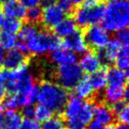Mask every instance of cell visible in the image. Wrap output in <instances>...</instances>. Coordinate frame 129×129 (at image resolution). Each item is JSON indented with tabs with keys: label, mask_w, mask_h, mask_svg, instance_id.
I'll list each match as a JSON object with an SVG mask.
<instances>
[{
	"label": "cell",
	"mask_w": 129,
	"mask_h": 129,
	"mask_svg": "<svg viewBox=\"0 0 129 129\" xmlns=\"http://www.w3.org/2000/svg\"><path fill=\"white\" fill-rule=\"evenodd\" d=\"M61 47L58 37L49 31H40L36 25L25 24L22 25L17 36L16 48L33 56H42Z\"/></svg>",
	"instance_id": "cell-1"
},
{
	"label": "cell",
	"mask_w": 129,
	"mask_h": 129,
	"mask_svg": "<svg viewBox=\"0 0 129 129\" xmlns=\"http://www.w3.org/2000/svg\"><path fill=\"white\" fill-rule=\"evenodd\" d=\"M38 86L39 85L36 84L33 75L29 73L26 64L9 71L7 81L5 84L6 90L11 94L22 93L27 97L32 104L36 100Z\"/></svg>",
	"instance_id": "cell-2"
},
{
	"label": "cell",
	"mask_w": 129,
	"mask_h": 129,
	"mask_svg": "<svg viewBox=\"0 0 129 129\" xmlns=\"http://www.w3.org/2000/svg\"><path fill=\"white\" fill-rule=\"evenodd\" d=\"M102 24L108 32L127 28L129 24L128 0H108L104 7Z\"/></svg>",
	"instance_id": "cell-3"
},
{
	"label": "cell",
	"mask_w": 129,
	"mask_h": 129,
	"mask_svg": "<svg viewBox=\"0 0 129 129\" xmlns=\"http://www.w3.org/2000/svg\"><path fill=\"white\" fill-rule=\"evenodd\" d=\"M68 97L67 90L57 83L43 81L38 86L36 100L39 105L48 108L52 112L59 113L63 110Z\"/></svg>",
	"instance_id": "cell-4"
},
{
	"label": "cell",
	"mask_w": 129,
	"mask_h": 129,
	"mask_svg": "<svg viewBox=\"0 0 129 129\" xmlns=\"http://www.w3.org/2000/svg\"><path fill=\"white\" fill-rule=\"evenodd\" d=\"M104 16V6L96 0H84L75 11L74 21L79 27L87 28L102 22Z\"/></svg>",
	"instance_id": "cell-5"
},
{
	"label": "cell",
	"mask_w": 129,
	"mask_h": 129,
	"mask_svg": "<svg viewBox=\"0 0 129 129\" xmlns=\"http://www.w3.org/2000/svg\"><path fill=\"white\" fill-rule=\"evenodd\" d=\"M83 77V72L76 63L59 66L57 71L58 85L65 90H72Z\"/></svg>",
	"instance_id": "cell-6"
},
{
	"label": "cell",
	"mask_w": 129,
	"mask_h": 129,
	"mask_svg": "<svg viewBox=\"0 0 129 129\" xmlns=\"http://www.w3.org/2000/svg\"><path fill=\"white\" fill-rule=\"evenodd\" d=\"M83 36L87 43V46L92 49L100 51L109 42V34L106 29L98 25H94L87 27Z\"/></svg>",
	"instance_id": "cell-7"
},
{
	"label": "cell",
	"mask_w": 129,
	"mask_h": 129,
	"mask_svg": "<svg viewBox=\"0 0 129 129\" xmlns=\"http://www.w3.org/2000/svg\"><path fill=\"white\" fill-rule=\"evenodd\" d=\"M65 18L64 12L57 6V4L44 7L42 11V19L43 25L47 28H54Z\"/></svg>",
	"instance_id": "cell-8"
},
{
	"label": "cell",
	"mask_w": 129,
	"mask_h": 129,
	"mask_svg": "<svg viewBox=\"0 0 129 129\" xmlns=\"http://www.w3.org/2000/svg\"><path fill=\"white\" fill-rule=\"evenodd\" d=\"M61 45L64 47V49L72 52L74 54H84L87 52V43L85 42L84 36L80 31H75L74 34L64 40Z\"/></svg>",
	"instance_id": "cell-9"
},
{
	"label": "cell",
	"mask_w": 129,
	"mask_h": 129,
	"mask_svg": "<svg viewBox=\"0 0 129 129\" xmlns=\"http://www.w3.org/2000/svg\"><path fill=\"white\" fill-rule=\"evenodd\" d=\"M25 61H26V56L25 53L17 48H13L8 51L6 54H4L2 66H4L6 70L11 71L22 65L26 64Z\"/></svg>",
	"instance_id": "cell-10"
},
{
	"label": "cell",
	"mask_w": 129,
	"mask_h": 129,
	"mask_svg": "<svg viewBox=\"0 0 129 129\" xmlns=\"http://www.w3.org/2000/svg\"><path fill=\"white\" fill-rule=\"evenodd\" d=\"M121 45L122 44L117 40H109L108 44L97 53V56L99 57L101 63H104V64L114 63L116 57L118 56L119 50L121 48Z\"/></svg>",
	"instance_id": "cell-11"
},
{
	"label": "cell",
	"mask_w": 129,
	"mask_h": 129,
	"mask_svg": "<svg viewBox=\"0 0 129 129\" xmlns=\"http://www.w3.org/2000/svg\"><path fill=\"white\" fill-rule=\"evenodd\" d=\"M101 61L99 57L94 52H85L80 57L79 60V67L82 70V72L87 74H92L98 71L101 68Z\"/></svg>",
	"instance_id": "cell-12"
},
{
	"label": "cell",
	"mask_w": 129,
	"mask_h": 129,
	"mask_svg": "<svg viewBox=\"0 0 129 129\" xmlns=\"http://www.w3.org/2000/svg\"><path fill=\"white\" fill-rule=\"evenodd\" d=\"M93 118L94 122L100 123L103 126H108L114 120V114L110 108L105 104H98L93 108Z\"/></svg>",
	"instance_id": "cell-13"
},
{
	"label": "cell",
	"mask_w": 129,
	"mask_h": 129,
	"mask_svg": "<svg viewBox=\"0 0 129 129\" xmlns=\"http://www.w3.org/2000/svg\"><path fill=\"white\" fill-rule=\"evenodd\" d=\"M50 59L52 62H54L55 64H57L58 67L63 66V65H69L76 63V55L66 49H57L56 51L51 52L50 54Z\"/></svg>",
	"instance_id": "cell-14"
},
{
	"label": "cell",
	"mask_w": 129,
	"mask_h": 129,
	"mask_svg": "<svg viewBox=\"0 0 129 129\" xmlns=\"http://www.w3.org/2000/svg\"><path fill=\"white\" fill-rule=\"evenodd\" d=\"M84 101L77 98L76 96H70L66 101L64 108H63V115L66 120L76 118V116L80 112Z\"/></svg>",
	"instance_id": "cell-15"
},
{
	"label": "cell",
	"mask_w": 129,
	"mask_h": 129,
	"mask_svg": "<svg viewBox=\"0 0 129 129\" xmlns=\"http://www.w3.org/2000/svg\"><path fill=\"white\" fill-rule=\"evenodd\" d=\"M88 77L89 83L92 88L93 91H101L107 87L108 80H107V69L100 68L98 71L90 74Z\"/></svg>",
	"instance_id": "cell-16"
},
{
	"label": "cell",
	"mask_w": 129,
	"mask_h": 129,
	"mask_svg": "<svg viewBox=\"0 0 129 129\" xmlns=\"http://www.w3.org/2000/svg\"><path fill=\"white\" fill-rule=\"evenodd\" d=\"M54 31L59 39L60 38H68L69 36H71L72 34L77 31L76 28V25H75L74 19L72 18H64L62 21L57 24L54 27Z\"/></svg>",
	"instance_id": "cell-17"
},
{
	"label": "cell",
	"mask_w": 129,
	"mask_h": 129,
	"mask_svg": "<svg viewBox=\"0 0 129 129\" xmlns=\"http://www.w3.org/2000/svg\"><path fill=\"white\" fill-rule=\"evenodd\" d=\"M126 86H114L108 85L105 88L104 96L106 101L109 104H113L119 101H124V92L126 90Z\"/></svg>",
	"instance_id": "cell-18"
},
{
	"label": "cell",
	"mask_w": 129,
	"mask_h": 129,
	"mask_svg": "<svg viewBox=\"0 0 129 129\" xmlns=\"http://www.w3.org/2000/svg\"><path fill=\"white\" fill-rule=\"evenodd\" d=\"M128 77V71L123 72L116 67L107 70V80L108 85L114 86H126V81Z\"/></svg>",
	"instance_id": "cell-19"
},
{
	"label": "cell",
	"mask_w": 129,
	"mask_h": 129,
	"mask_svg": "<svg viewBox=\"0 0 129 129\" xmlns=\"http://www.w3.org/2000/svg\"><path fill=\"white\" fill-rule=\"evenodd\" d=\"M3 14L7 16V18H12L16 20H21L25 18L26 10L22 6L19 2H11L5 4L3 7Z\"/></svg>",
	"instance_id": "cell-20"
},
{
	"label": "cell",
	"mask_w": 129,
	"mask_h": 129,
	"mask_svg": "<svg viewBox=\"0 0 129 129\" xmlns=\"http://www.w3.org/2000/svg\"><path fill=\"white\" fill-rule=\"evenodd\" d=\"M22 120L17 110L8 109L3 115V129H20Z\"/></svg>",
	"instance_id": "cell-21"
},
{
	"label": "cell",
	"mask_w": 129,
	"mask_h": 129,
	"mask_svg": "<svg viewBox=\"0 0 129 129\" xmlns=\"http://www.w3.org/2000/svg\"><path fill=\"white\" fill-rule=\"evenodd\" d=\"M74 90H75V96L81 100L89 99L93 94V90L90 87L87 76H83L82 78L80 79V81L74 88Z\"/></svg>",
	"instance_id": "cell-22"
},
{
	"label": "cell",
	"mask_w": 129,
	"mask_h": 129,
	"mask_svg": "<svg viewBox=\"0 0 129 129\" xmlns=\"http://www.w3.org/2000/svg\"><path fill=\"white\" fill-rule=\"evenodd\" d=\"M93 108H94V106L91 102L84 101L82 108L80 109L78 115L76 116V118L71 119V120H76L85 126H87L90 122H91V120L93 119Z\"/></svg>",
	"instance_id": "cell-23"
},
{
	"label": "cell",
	"mask_w": 129,
	"mask_h": 129,
	"mask_svg": "<svg viewBox=\"0 0 129 129\" xmlns=\"http://www.w3.org/2000/svg\"><path fill=\"white\" fill-rule=\"evenodd\" d=\"M116 68L122 70L123 72H127L129 67V48L128 44H122L119 50L118 56L116 57Z\"/></svg>",
	"instance_id": "cell-24"
},
{
	"label": "cell",
	"mask_w": 129,
	"mask_h": 129,
	"mask_svg": "<svg viewBox=\"0 0 129 129\" xmlns=\"http://www.w3.org/2000/svg\"><path fill=\"white\" fill-rule=\"evenodd\" d=\"M17 37L13 34H9L6 32H0V46L3 50H11L16 48Z\"/></svg>",
	"instance_id": "cell-25"
},
{
	"label": "cell",
	"mask_w": 129,
	"mask_h": 129,
	"mask_svg": "<svg viewBox=\"0 0 129 129\" xmlns=\"http://www.w3.org/2000/svg\"><path fill=\"white\" fill-rule=\"evenodd\" d=\"M22 27V23L20 20L12 18H7L4 20L3 25H2V31L9 34H13L19 32V30Z\"/></svg>",
	"instance_id": "cell-26"
},
{
	"label": "cell",
	"mask_w": 129,
	"mask_h": 129,
	"mask_svg": "<svg viewBox=\"0 0 129 129\" xmlns=\"http://www.w3.org/2000/svg\"><path fill=\"white\" fill-rule=\"evenodd\" d=\"M52 114H53V112L43 105H38L37 107H35L34 118L38 122H44L45 121L49 120L52 117Z\"/></svg>",
	"instance_id": "cell-27"
},
{
	"label": "cell",
	"mask_w": 129,
	"mask_h": 129,
	"mask_svg": "<svg viewBox=\"0 0 129 129\" xmlns=\"http://www.w3.org/2000/svg\"><path fill=\"white\" fill-rule=\"evenodd\" d=\"M42 9L40 7H35L28 9V11L25 12V18L28 21V24L34 25L38 22L41 21L42 19Z\"/></svg>",
	"instance_id": "cell-28"
},
{
	"label": "cell",
	"mask_w": 129,
	"mask_h": 129,
	"mask_svg": "<svg viewBox=\"0 0 129 129\" xmlns=\"http://www.w3.org/2000/svg\"><path fill=\"white\" fill-rule=\"evenodd\" d=\"M41 129H64V122L59 117H51L43 122Z\"/></svg>",
	"instance_id": "cell-29"
},
{
	"label": "cell",
	"mask_w": 129,
	"mask_h": 129,
	"mask_svg": "<svg viewBox=\"0 0 129 129\" xmlns=\"http://www.w3.org/2000/svg\"><path fill=\"white\" fill-rule=\"evenodd\" d=\"M20 129H41V124L35 119H25L22 120Z\"/></svg>",
	"instance_id": "cell-30"
},
{
	"label": "cell",
	"mask_w": 129,
	"mask_h": 129,
	"mask_svg": "<svg viewBox=\"0 0 129 129\" xmlns=\"http://www.w3.org/2000/svg\"><path fill=\"white\" fill-rule=\"evenodd\" d=\"M115 117H116V119L119 121L120 123H125V124H127V122H129L128 106L126 105L122 109H121L119 112H117V113L115 114Z\"/></svg>",
	"instance_id": "cell-31"
},
{
	"label": "cell",
	"mask_w": 129,
	"mask_h": 129,
	"mask_svg": "<svg viewBox=\"0 0 129 129\" xmlns=\"http://www.w3.org/2000/svg\"><path fill=\"white\" fill-rule=\"evenodd\" d=\"M121 44H128L129 32L127 28H123L117 31L116 33V39Z\"/></svg>",
	"instance_id": "cell-32"
},
{
	"label": "cell",
	"mask_w": 129,
	"mask_h": 129,
	"mask_svg": "<svg viewBox=\"0 0 129 129\" xmlns=\"http://www.w3.org/2000/svg\"><path fill=\"white\" fill-rule=\"evenodd\" d=\"M57 6L64 12V14L71 13L74 9V6L68 0H57Z\"/></svg>",
	"instance_id": "cell-33"
},
{
	"label": "cell",
	"mask_w": 129,
	"mask_h": 129,
	"mask_svg": "<svg viewBox=\"0 0 129 129\" xmlns=\"http://www.w3.org/2000/svg\"><path fill=\"white\" fill-rule=\"evenodd\" d=\"M35 113V107L32 105H27L24 108H22V115L25 119H34Z\"/></svg>",
	"instance_id": "cell-34"
},
{
	"label": "cell",
	"mask_w": 129,
	"mask_h": 129,
	"mask_svg": "<svg viewBox=\"0 0 129 129\" xmlns=\"http://www.w3.org/2000/svg\"><path fill=\"white\" fill-rule=\"evenodd\" d=\"M40 0H19V3L21 4L25 9H31V8L38 7L40 4Z\"/></svg>",
	"instance_id": "cell-35"
},
{
	"label": "cell",
	"mask_w": 129,
	"mask_h": 129,
	"mask_svg": "<svg viewBox=\"0 0 129 129\" xmlns=\"http://www.w3.org/2000/svg\"><path fill=\"white\" fill-rule=\"evenodd\" d=\"M85 129H114V126L108 125V126H103L100 123L96 122H91L89 123V125L86 126Z\"/></svg>",
	"instance_id": "cell-36"
},
{
	"label": "cell",
	"mask_w": 129,
	"mask_h": 129,
	"mask_svg": "<svg viewBox=\"0 0 129 129\" xmlns=\"http://www.w3.org/2000/svg\"><path fill=\"white\" fill-rule=\"evenodd\" d=\"M6 93H7V90H6L5 85L0 84V103L5 99V97H6Z\"/></svg>",
	"instance_id": "cell-37"
},
{
	"label": "cell",
	"mask_w": 129,
	"mask_h": 129,
	"mask_svg": "<svg viewBox=\"0 0 129 129\" xmlns=\"http://www.w3.org/2000/svg\"><path fill=\"white\" fill-rule=\"evenodd\" d=\"M114 129H129V127L125 123H119V124L115 126Z\"/></svg>",
	"instance_id": "cell-38"
},
{
	"label": "cell",
	"mask_w": 129,
	"mask_h": 129,
	"mask_svg": "<svg viewBox=\"0 0 129 129\" xmlns=\"http://www.w3.org/2000/svg\"><path fill=\"white\" fill-rule=\"evenodd\" d=\"M3 58H4V50L2 49V47L0 46V68L3 64Z\"/></svg>",
	"instance_id": "cell-39"
},
{
	"label": "cell",
	"mask_w": 129,
	"mask_h": 129,
	"mask_svg": "<svg viewBox=\"0 0 129 129\" xmlns=\"http://www.w3.org/2000/svg\"><path fill=\"white\" fill-rule=\"evenodd\" d=\"M68 1L74 6V5H80L84 0H68Z\"/></svg>",
	"instance_id": "cell-40"
},
{
	"label": "cell",
	"mask_w": 129,
	"mask_h": 129,
	"mask_svg": "<svg viewBox=\"0 0 129 129\" xmlns=\"http://www.w3.org/2000/svg\"><path fill=\"white\" fill-rule=\"evenodd\" d=\"M4 20H5V16H4L3 12L0 11V29L2 28V25H3Z\"/></svg>",
	"instance_id": "cell-41"
},
{
	"label": "cell",
	"mask_w": 129,
	"mask_h": 129,
	"mask_svg": "<svg viewBox=\"0 0 129 129\" xmlns=\"http://www.w3.org/2000/svg\"><path fill=\"white\" fill-rule=\"evenodd\" d=\"M15 0H0V3H3L4 5L5 4H9V3H11V2H14Z\"/></svg>",
	"instance_id": "cell-42"
},
{
	"label": "cell",
	"mask_w": 129,
	"mask_h": 129,
	"mask_svg": "<svg viewBox=\"0 0 129 129\" xmlns=\"http://www.w3.org/2000/svg\"><path fill=\"white\" fill-rule=\"evenodd\" d=\"M0 129H3V116L0 113Z\"/></svg>",
	"instance_id": "cell-43"
},
{
	"label": "cell",
	"mask_w": 129,
	"mask_h": 129,
	"mask_svg": "<svg viewBox=\"0 0 129 129\" xmlns=\"http://www.w3.org/2000/svg\"><path fill=\"white\" fill-rule=\"evenodd\" d=\"M3 106H2V105H0V113H1V112H2V110H3Z\"/></svg>",
	"instance_id": "cell-44"
},
{
	"label": "cell",
	"mask_w": 129,
	"mask_h": 129,
	"mask_svg": "<svg viewBox=\"0 0 129 129\" xmlns=\"http://www.w3.org/2000/svg\"><path fill=\"white\" fill-rule=\"evenodd\" d=\"M97 2H98V1H100V2H106V1H107V2H108V0H96Z\"/></svg>",
	"instance_id": "cell-45"
},
{
	"label": "cell",
	"mask_w": 129,
	"mask_h": 129,
	"mask_svg": "<svg viewBox=\"0 0 129 129\" xmlns=\"http://www.w3.org/2000/svg\"><path fill=\"white\" fill-rule=\"evenodd\" d=\"M40 1H43V0H40Z\"/></svg>",
	"instance_id": "cell-46"
}]
</instances>
